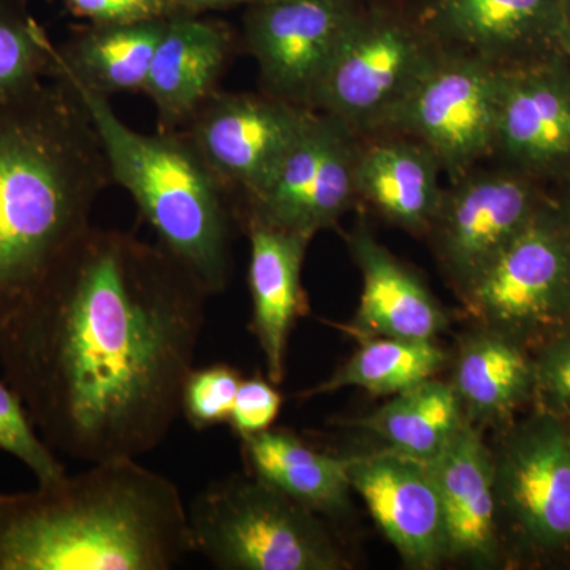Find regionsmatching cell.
I'll use <instances>...</instances> for the list:
<instances>
[{"mask_svg": "<svg viewBox=\"0 0 570 570\" xmlns=\"http://www.w3.org/2000/svg\"><path fill=\"white\" fill-rule=\"evenodd\" d=\"M534 395L542 411L570 415V325L554 336L534 360Z\"/></svg>", "mask_w": 570, "mask_h": 570, "instance_id": "obj_30", "label": "cell"}, {"mask_svg": "<svg viewBox=\"0 0 570 570\" xmlns=\"http://www.w3.org/2000/svg\"><path fill=\"white\" fill-rule=\"evenodd\" d=\"M208 298L159 243L92 227L0 332L3 381L56 453L140 459L181 414Z\"/></svg>", "mask_w": 570, "mask_h": 570, "instance_id": "obj_1", "label": "cell"}, {"mask_svg": "<svg viewBox=\"0 0 570 570\" xmlns=\"http://www.w3.org/2000/svg\"><path fill=\"white\" fill-rule=\"evenodd\" d=\"M355 134L335 116L314 110L264 186L236 208V220L309 238L332 227L356 195Z\"/></svg>", "mask_w": 570, "mask_h": 570, "instance_id": "obj_9", "label": "cell"}, {"mask_svg": "<svg viewBox=\"0 0 570 570\" xmlns=\"http://www.w3.org/2000/svg\"><path fill=\"white\" fill-rule=\"evenodd\" d=\"M245 227L250 243V332L265 356L266 377L279 385L285 376L288 336L296 318L306 311L302 272L313 238L261 223Z\"/></svg>", "mask_w": 570, "mask_h": 570, "instance_id": "obj_19", "label": "cell"}, {"mask_svg": "<svg viewBox=\"0 0 570 570\" xmlns=\"http://www.w3.org/2000/svg\"><path fill=\"white\" fill-rule=\"evenodd\" d=\"M163 20L89 24L62 47L52 45L51 80L81 86L110 99L126 92L145 91Z\"/></svg>", "mask_w": 570, "mask_h": 570, "instance_id": "obj_21", "label": "cell"}, {"mask_svg": "<svg viewBox=\"0 0 570 570\" xmlns=\"http://www.w3.org/2000/svg\"><path fill=\"white\" fill-rule=\"evenodd\" d=\"M313 111L268 92L216 91L183 130L234 197L236 212L272 176Z\"/></svg>", "mask_w": 570, "mask_h": 570, "instance_id": "obj_10", "label": "cell"}, {"mask_svg": "<svg viewBox=\"0 0 570 570\" xmlns=\"http://www.w3.org/2000/svg\"><path fill=\"white\" fill-rule=\"evenodd\" d=\"M235 52V37L224 22L178 13L165 22L146 80L156 105L159 130H179L219 91Z\"/></svg>", "mask_w": 570, "mask_h": 570, "instance_id": "obj_17", "label": "cell"}, {"mask_svg": "<svg viewBox=\"0 0 570 570\" xmlns=\"http://www.w3.org/2000/svg\"><path fill=\"white\" fill-rule=\"evenodd\" d=\"M438 51L425 29L358 14L322 75L311 108L355 132L385 129Z\"/></svg>", "mask_w": 570, "mask_h": 570, "instance_id": "obj_8", "label": "cell"}, {"mask_svg": "<svg viewBox=\"0 0 570 570\" xmlns=\"http://www.w3.org/2000/svg\"><path fill=\"white\" fill-rule=\"evenodd\" d=\"M569 325H570V322H569Z\"/></svg>", "mask_w": 570, "mask_h": 570, "instance_id": "obj_37", "label": "cell"}, {"mask_svg": "<svg viewBox=\"0 0 570 570\" xmlns=\"http://www.w3.org/2000/svg\"><path fill=\"white\" fill-rule=\"evenodd\" d=\"M348 246L363 279L354 332L365 340L434 341L448 328L449 318L436 298L366 228L352 232Z\"/></svg>", "mask_w": 570, "mask_h": 570, "instance_id": "obj_20", "label": "cell"}, {"mask_svg": "<svg viewBox=\"0 0 570 570\" xmlns=\"http://www.w3.org/2000/svg\"><path fill=\"white\" fill-rule=\"evenodd\" d=\"M67 85L91 115L111 181L132 195L157 243L187 266L209 295L223 294L234 272L235 202L189 135L183 129L138 134L112 111L110 99Z\"/></svg>", "mask_w": 570, "mask_h": 570, "instance_id": "obj_4", "label": "cell"}, {"mask_svg": "<svg viewBox=\"0 0 570 570\" xmlns=\"http://www.w3.org/2000/svg\"><path fill=\"white\" fill-rule=\"evenodd\" d=\"M52 43L20 0H0V99L37 88L52 75Z\"/></svg>", "mask_w": 570, "mask_h": 570, "instance_id": "obj_27", "label": "cell"}, {"mask_svg": "<svg viewBox=\"0 0 570 570\" xmlns=\"http://www.w3.org/2000/svg\"><path fill=\"white\" fill-rule=\"evenodd\" d=\"M281 406L283 396L272 381L262 377L243 379L228 425L239 439L254 436L272 428Z\"/></svg>", "mask_w": 570, "mask_h": 570, "instance_id": "obj_31", "label": "cell"}, {"mask_svg": "<svg viewBox=\"0 0 570 570\" xmlns=\"http://www.w3.org/2000/svg\"><path fill=\"white\" fill-rule=\"evenodd\" d=\"M499 510L542 551L570 547V434L540 411L510 431L494 456Z\"/></svg>", "mask_w": 570, "mask_h": 570, "instance_id": "obj_11", "label": "cell"}, {"mask_svg": "<svg viewBox=\"0 0 570 570\" xmlns=\"http://www.w3.org/2000/svg\"><path fill=\"white\" fill-rule=\"evenodd\" d=\"M569 434H570V425H569Z\"/></svg>", "mask_w": 570, "mask_h": 570, "instance_id": "obj_36", "label": "cell"}, {"mask_svg": "<svg viewBox=\"0 0 570 570\" xmlns=\"http://www.w3.org/2000/svg\"><path fill=\"white\" fill-rule=\"evenodd\" d=\"M540 204L530 179L517 171L466 174L444 190L431 230L460 292L497 261Z\"/></svg>", "mask_w": 570, "mask_h": 570, "instance_id": "obj_13", "label": "cell"}, {"mask_svg": "<svg viewBox=\"0 0 570 570\" xmlns=\"http://www.w3.org/2000/svg\"><path fill=\"white\" fill-rule=\"evenodd\" d=\"M502 69L456 48H439L385 129L433 151L453 181L494 151Z\"/></svg>", "mask_w": 570, "mask_h": 570, "instance_id": "obj_7", "label": "cell"}, {"mask_svg": "<svg viewBox=\"0 0 570 570\" xmlns=\"http://www.w3.org/2000/svg\"><path fill=\"white\" fill-rule=\"evenodd\" d=\"M193 551L178 487L138 459L0 493V570H168Z\"/></svg>", "mask_w": 570, "mask_h": 570, "instance_id": "obj_3", "label": "cell"}, {"mask_svg": "<svg viewBox=\"0 0 570 570\" xmlns=\"http://www.w3.org/2000/svg\"><path fill=\"white\" fill-rule=\"evenodd\" d=\"M494 149L521 174H569L570 67L560 51L502 69Z\"/></svg>", "mask_w": 570, "mask_h": 570, "instance_id": "obj_15", "label": "cell"}, {"mask_svg": "<svg viewBox=\"0 0 570 570\" xmlns=\"http://www.w3.org/2000/svg\"><path fill=\"white\" fill-rule=\"evenodd\" d=\"M0 452L24 464L37 482H50L66 474V466L41 438L24 401L3 377L0 379Z\"/></svg>", "mask_w": 570, "mask_h": 570, "instance_id": "obj_28", "label": "cell"}, {"mask_svg": "<svg viewBox=\"0 0 570 570\" xmlns=\"http://www.w3.org/2000/svg\"><path fill=\"white\" fill-rule=\"evenodd\" d=\"M110 183L91 115L66 81L0 99V332L91 232Z\"/></svg>", "mask_w": 570, "mask_h": 570, "instance_id": "obj_2", "label": "cell"}, {"mask_svg": "<svg viewBox=\"0 0 570 570\" xmlns=\"http://www.w3.org/2000/svg\"><path fill=\"white\" fill-rule=\"evenodd\" d=\"M452 387L468 422L501 425L534 396V360L520 341L483 326L461 341Z\"/></svg>", "mask_w": 570, "mask_h": 570, "instance_id": "obj_23", "label": "cell"}, {"mask_svg": "<svg viewBox=\"0 0 570 570\" xmlns=\"http://www.w3.org/2000/svg\"><path fill=\"white\" fill-rule=\"evenodd\" d=\"M558 51L566 59L570 67V0H566L564 18H562L560 39H558Z\"/></svg>", "mask_w": 570, "mask_h": 570, "instance_id": "obj_34", "label": "cell"}, {"mask_svg": "<svg viewBox=\"0 0 570 570\" xmlns=\"http://www.w3.org/2000/svg\"><path fill=\"white\" fill-rule=\"evenodd\" d=\"M566 176H568V205H566V208L570 212V171Z\"/></svg>", "mask_w": 570, "mask_h": 570, "instance_id": "obj_35", "label": "cell"}, {"mask_svg": "<svg viewBox=\"0 0 570 570\" xmlns=\"http://www.w3.org/2000/svg\"><path fill=\"white\" fill-rule=\"evenodd\" d=\"M242 382V373L225 363L194 367L183 387L184 419L197 431L228 423Z\"/></svg>", "mask_w": 570, "mask_h": 570, "instance_id": "obj_29", "label": "cell"}, {"mask_svg": "<svg viewBox=\"0 0 570 570\" xmlns=\"http://www.w3.org/2000/svg\"><path fill=\"white\" fill-rule=\"evenodd\" d=\"M463 409L452 384L433 377L393 395L373 414L354 425L376 434L390 450L431 463L464 423Z\"/></svg>", "mask_w": 570, "mask_h": 570, "instance_id": "obj_25", "label": "cell"}, {"mask_svg": "<svg viewBox=\"0 0 570 570\" xmlns=\"http://www.w3.org/2000/svg\"><path fill=\"white\" fill-rule=\"evenodd\" d=\"M356 13L351 0H258L245 20L265 92L311 108L322 75Z\"/></svg>", "mask_w": 570, "mask_h": 570, "instance_id": "obj_12", "label": "cell"}, {"mask_svg": "<svg viewBox=\"0 0 570 570\" xmlns=\"http://www.w3.org/2000/svg\"><path fill=\"white\" fill-rule=\"evenodd\" d=\"M179 13L200 14L209 10H225L232 7L253 6L258 0H170Z\"/></svg>", "mask_w": 570, "mask_h": 570, "instance_id": "obj_33", "label": "cell"}, {"mask_svg": "<svg viewBox=\"0 0 570 570\" xmlns=\"http://www.w3.org/2000/svg\"><path fill=\"white\" fill-rule=\"evenodd\" d=\"M441 171L438 157L414 138L377 141L360 148L356 195L407 230H430L444 197Z\"/></svg>", "mask_w": 570, "mask_h": 570, "instance_id": "obj_22", "label": "cell"}, {"mask_svg": "<svg viewBox=\"0 0 570 570\" xmlns=\"http://www.w3.org/2000/svg\"><path fill=\"white\" fill-rule=\"evenodd\" d=\"M445 523L449 558L494 564L499 557V510L494 455L480 428L464 420L445 449L431 461Z\"/></svg>", "mask_w": 570, "mask_h": 570, "instance_id": "obj_18", "label": "cell"}, {"mask_svg": "<svg viewBox=\"0 0 570 570\" xmlns=\"http://www.w3.org/2000/svg\"><path fill=\"white\" fill-rule=\"evenodd\" d=\"M249 474L283 491L316 513L343 512L352 485L347 460L311 448L283 430L262 431L242 439Z\"/></svg>", "mask_w": 570, "mask_h": 570, "instance_id": "obj_24", "label": "cell"}, {"mask_svg": "<svg viewBox=\"0 0 570 570\" xmlns=\"http://www.w3.org/2000/svg\"><path fill=\"white\" fill-rule=\"evenodd\" d=\"M566 0H434L425 31L509 67L558 51Z\"/></svg>", "mask_w": 570, "mask_h": 570, "instance_id": "obj_16", "label": "cell"}, {"mask_svg": "<svg viewBox=\"0 0 570 570\" xmlns=\"http://www.w3.org/2000/svg\"><path fill=\"white\" fill-rule=\"evenodd\" d=\"M461 295L485 328L520 343L554 326H568L569 209L540 204L527 227Z\"/></svg>", "mask_w": 570, "mask_h": 570, "instance_id": "obj_6", "label": "cell"}, {"mask_svg": "<svg viewBox=\"0 0 570 570\" xmlns=\"http://www.w3.org/2000/svg\"><path fill=\"white\" fill-rule=\"evenodd\" d=\"M187 509L194 551L216 569H346L317 513L254 475L214 482Z\"/></svg>", "mask_w": 570, "mask_h": 570, "instance_id": "obj_5", "label": "cell"}, {"mask_svg": "<svg viewBox=\"0 0 570 570\" xmlns=\"http://www.w3.org/2000/svg\"><path fill=\"white\" fill-rule=\"evenodd\" d=\"M445 358L434 341L367 337L332 377L299 393V397L309 400L347 387L363 389L379 396L396 395L433 377Z\"/></svg>", "mask_w": 570, "mask_h": 570, "instance_id": "obj_26", "label": "cell"}, {"mask_svg": "<svg viewBox=\"0 0 570 570\" xmlns=\"http://www.w3.org/2000/svg\"><path fill=\"white\" fill-rule=\"evenodd\" d=\"M63 6L92 24L163 20L178 14L170 0H62Z\"/></svg>", "mask_w": 570, "mask_h": 570, "instance_id": "obj_32", "label": "cell"}, {"mask_svg": "<svg viewBox=\"0 0 570 570\" xmlns=\"http://www.w3.org/2000/svg\"><path fill=\"white\" fill-rule=\"evenodd\" d=\"M346 460L352 490L404 564L430 570L448 560V523L430 464L390 449Z\"/></svg>", "mask_w": 570, "mask_h": 570, "instance_id": "obj_14", "label": "cell"}]
</instances>
